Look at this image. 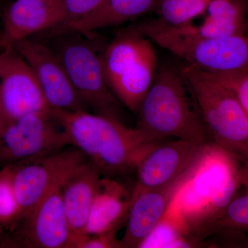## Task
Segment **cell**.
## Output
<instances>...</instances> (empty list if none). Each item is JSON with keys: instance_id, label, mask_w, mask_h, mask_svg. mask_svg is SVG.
I'll return each instance as SVG.
<instances>
[{"instance_id": "obj_1", "label": "cell", "mask_w": 248, "mask_h": 248, "mask_svg": "<svg viewBox=\"0 0 248 248\" xmlns=\"http://www.w3.org/2000/svg\"><path fill=\"white\" fill-rule=\"evenodd\" d=\"M52 119L63 130L70 146L76 147L107 177L136 170L152 148L163 141L150 138L138 128L88 111L52 109Z\"/></svg>"}, {"instance_id": "obj_2", "label": "cell", "mask_w": 248, "mask_h": 248, "mask_svg": "<svg viewBox=\"0 0 248 248\" xmlns=\"http://www.w3.org/2000/svg\"><path fill=\"white\" fill-rule=\"evenodd\" d=\"M241 162L215 142L204 143L195 172L169 209L191 236L202 241L204 232L239 193Z\"/></svg>"}, {"instance_id": "obj_3", "label": "cell", "mask_w": 248, "mask_h": 248, "mask_svg": "<svg viewBox=\"0 0 248 248\" xmlns=\"http://www.w3.org/2000/svg\"><path fill=\"white\" fill-rule=\"evenodd\" d=\"M181 68L163 64L139 109L137 128L157 141L176 138L207 141L208 134L187 99Z\"/></svg>"}, {"instance_id": "obj_4", "label": "cell", "mask_w": 248, "mask_h": 248, "mask_svg": "<svg viewBox=\"0 0 248 248\" xmlns=\"http://www.w3.org/2000/svg\"><path fill=\"white\" fill-rule=\"evenodd\" d=\"M130 28L182 59L186 64L210 74L248 68L246 35L203 37L191 30L188 24L170 26L159 19Z\"/></svg>"}, {"instance_id": "obj_5", "label": "cell", "mask_w": 248, "mask_h": 248, "mask_svg": "<svg viewBox=\"0 0 248 248\" xmlns=\"http://www.w3.org/2000/svg\"><path fill=\"white\" fill-rule=\"evenodd\" d=\"M180 68L209 138L248 161V115L234 93L210 73L187 64Z\"/></svg>"}, {"instance_id": "obj_6", "label": "cell", "mask_w": 248, "mask_h": 248, "mask_svg": "<svg viewBox=\"0 0 248 248\" xmlns=\"http://www.w3.org/2000/svg\"><path fill=\"white\" fill-rule=\"evenodd\" d=\"M104 76L115 97L138 112L157 71V58L149 39L128 28L100 55Z\"/></svg>"}, {"instance_id": "obj_7", "label": "cell", "mask_w": 248, "mask_h": 248, "mask_svg": "<svg viewBox=\"0 0 248 248\" xmlns=\"http://www.w3.org/2000/svg\"><path fill=\"white\" fill-rule=\"evenodd\" d=\"M54 35L53 46H50L83 102L94 114L123 122L121 102L107 84L100 55L79 32L62 31Z\"/></svg>"}, {"instance_id": "obj_8", "label": "cell", "mask_w": 248, "mask_h": 248, "mask_svg": "<svg viewBox=\"0 0 248 248\" xmlns=\"http://www.w3.org/2000/svg\"><path fill=\"white\" fill-rule=\"evenodd\" d=\"M69 140L46 114H29L0 128V164H16L62 151Z\"/></svg>"}, {"instance_id": "obj_9", "label": "cell", "mask_w": 248, "mask_h": 248, "mask_svg": "<svg viewBox=\"0 0 248 248\" xmlns=\"http://www.w3.org/2000/svg\"><path fill=\"white\" fill-rule=\"evenodd\" d=\"M85 157L76 148L11 164L20 209L19 221L27 217L72 169L86 161Z\"/></svg>"}, {"instance_id": "obj_10", "label": "cell", "mask_w": 248, "mask_h": 248, "mask_svg": "<svg viewBox=\"0 0 248 248\" xmlns=\"http://www.w3.org/2000/svg\"><path fill=\"white\" fill-rule=\"evenodd\" d=\"M0 100L1 126L29 114L51 112L33 71L14 47L0 50Z\"/></svg>"}, {"instance_id": "obj_11", "label": "cell", "mask_w": 248, "mask_h": 248, "mask_svg": "<svg viewBox=\"0 0 248 248\" xmlns=\"http://www.w3.org/2000/svg\"><path fill=\"white\" fill-rule=\"evenodd\" d=\"M201 151L194 162L169 184L155 188L135 186L130 195L126 230L121 240L122 248H140L154 231L195 172Z\"/></svg>"}, {"instance_id": "obj_12", "label": "cell", "mask_w": 248, "mask_h": 248, "mask_svg": "<svg viewBox=\"0 0 248 248\" xmlns=\"http://www.w3.org/2000/svg\"><path fill=\"white\" fill-rule=\"evenodd\" d=\"M14 48L32 68L51 110L88 111L89 107L78 95L50 46L28 38L18 42Z\"/></svg>"}, {"instance_id": "obj_13", "label": "cell", "mask_w": 248, "mask_h": 248, "mask_svg": "<svg viewBox=\"0 0 248 248\" xmlns=\"http://www.w3.org/2000/svg\"><path fill=\"white\" fill-rule=\"evenodd\" d=\"M62 182L19 221L22 225L17 236V245L27 248H71L73 234L63 208Z\"/></svg>"}, {"instance_id": "obj_14", "label": "cell", "mask_w": 248, "mask_h": 248, "mask_svg": "<svg viewBox=\"0 0 248 248\" xmlns=\"http://www.w3.org/2000/svg\"><path fill=\"white\" fill-rule=\"evenodd\" d=\"M63 19V0H15L4 13L0 50L13 48L37 32L56 29Z\"/></svg>"}, {"instance_id": "obj_15", "label": "cell", "mask_w": 248, "mask_h": 248, "mask_svg": "<svg viewBox=\"0 0 248 248\" xmlns=\"http://www.w3.org/2000/svg\"><path fill=\"white\" fill-rule=\"evenodd\" d=\"M205 142L182 139L160 142L137 167L135 186L155 188L175 180L194 162Z\"/></svg>"}, {"instance_id": "obj_16", "label": "cell", "mask_w": 248, "mask_h": 248, "mask_svg": "<svg viewBox=\"0 0 248 248\" xmlns=\"http://www.w3.org/2000/svg\"><path fill=\"white\" fill-rule=\"evenodd\" d=\"M101 174L84 161L71 170L61 184L63 208L73 236L85 234Z\"/></svg>"}, {"instance_id": "obj_17", "label": "cell", "mask_w": 248, "mask_h": 248, "mask_svg": "<svg viewBox=\"0 0 248 248\" xmlns=\"http://www.w3.org/2000/svg\"><path fill=\"white\" fill-rule=\"evenodd\" d=\"M131 193L112 177L98 183L84 234L117 232L128 217Z\"/></svg>"}, {"instance_id": "obj_18", "label": "cell", "mask_w": 248, "mask_h": 248, "mask_svg": "<svg viewBox=\"0 0 248 248\" xmlns=\"http://www.w3.org/2000/svg\"><path fill=\"white\" fill-rule=\"evenodd\" d=\"M160 0H104L88 16L54 32L73 31L89 33L97 29L119 25L155 11Z\"/></svg>"}, {"instance_id": "obj_19", "label": "cell", "mask_w": 248, "mask_h": 248, "mask_svg": "<svg viewBox=\"0 0 248 248\" xmlns=\"http://www.w3.org/2000/svg\"><path fill=\"white\" fill-rule=\"evenodd\" d=\"M199 26L189 24L197 35L208 37L246 35L248 0H212Z\"/></svg>"}, {"instance_id": "obj_20", "label": "cell", "mask_w": 248, "mask_h": 248, "mask_svg": "<svg viewBox=\"0 0 248 248\" xmlns=\"http://www.w3.org/2000/svg\"><path fill=\"white\" fill-rule=\"evenodd\" d=\"M200 240L191 236L170 210L140 248H200Z\"/></svg>"}, {"instance_id": "obj_21", "label": "cell", "mask_w": 248, "mask_h": 248, "mask_svg": "<svg viewBox=\"0 0 248 248\" xmlns=\"http://www.w3.org/2000/svg\"><path fill=\"white\" fill-rule=\"evenodd\" d=\"M212 0H160L155 9L161 22L170 26L190 24L203 14Z\"/></svg>"}, {"instance_id": "obj_22", "label": "cell", "mask_w": 248, "mask_h": 248, "mask_svg": "<svg viewBox=\"0 0 248 248\" xmlns=\"http://www.w3.org/2000/svg\"><path fill=\"white\" fill-rule=\"evenodd\" d=\"M222 230L248 232V190L235 196L221 216L204 232L202 239L214 232Z\"/></svg>"}, {"instance_id": "obj_23", "label": "cell", "mask_w": 248, "mask_h": 248, "mask_svg": "<svg viewBox=\"0 0 248 248\" xmlns=\"http://www.w3.org/2000/svg\"><path fill=\"white\" fill-rule=\"evenodd\" d=\"M20 209L16 197L12 165L0 170V225L8 226L19 221Z\"/></svg>"}, {"instance_id": "obj_24", "label": "cell", "mask_w": 248, "mask_h": 248, "mask_svg": "<svg viewBox=\"0 0 248 248\" xmlns=\"http://www.w3.org/2000/svg\"><path fill=\"white\" fill-rule=\"evenodd\" d=\"M211 75L234 93L248 115V68Z\"/></svg>"}, {"instance_id": "obj_25", "label": "cell", "mask_w": 248, "mask_h": 248, "mask_svg": "<svg viewBox=\"0 0 248 248\" xmlns=\"http://www.w3.org/2000/svg\"><path fill=\"white\" fill-rule=\"evenodd\" d=\"M104 0H63V19L62 29L95 11Z\"/></svg>"}, {"instance_id": "obj_26", "label": "cell", "mask_w": 248, "mask_h": 248, "mask_svg": "<svg viewBox=\"0 0 248 248\" xmlns=\"http://www.w3.org/2000/svg\"><path fill=\"white\" fill-rule=\"evenodd\" d=\"M117 232H110L101 234H82L80 236H73L71 248H122V241L116 237Z\"/></svg>"}, {"instance_id": "obj_27", "label": "cell", "mask_w": 248, "mask_h": 248, "mask_svg": "<svg viewBox=\"0 0 248 248\" xmlns=\"http://www.w3.org/2000/svg\"><path fill=\"white\" fill-rule=\"evenodd\" d=\"M239 169L240 180L241 185L248 190V161H242Z\"/></svg>"}, {"instance_id": "obj_28", "label": "cell", "mask_w": 248, "mask_h": 248, "mask_svg": "<svg viewBox=\"0 0 248 248\" xmlns=\"http://www.w3.org/2000/svg\"><path fill=\"white\" fill-rule=\"evenodd\" d=\"M1 122H2V113H1V100H0V128L1 126Z\"/></svg>"}, {"instance_id": "obj_29", "label": "cell", "mask_w": 248, "mask_h": 248, "mask_svg": "<svg viewBox=\"0 0 248 248\" xmlns=\"http://www.w3.org/2000/svg\"><path fill=\"white\" fill-rule=\"evenodd\" d=\"M246 35H247L248 37V20L247 29H246Z\"/></svg>"}]
</instances>
